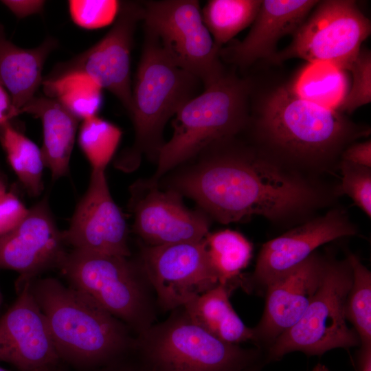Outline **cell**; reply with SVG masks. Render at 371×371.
<instances>
[{"label": "cell", "instance_id": "cell-1", "mask_svg": "<svg viewBox=\"0 0 371 371\" xmlns=\"http://www.w3.org/2000/svg\"><path fill=\"white\" fill-rule=\"evenodd\" d=\"M215 143L172 175L168 188L193 199L223 224L254 215L272 220L302 212L319 201L306 181L251 153Z\"/></svg>", "mask_w": 371, "mask_h": 371}, {"label": "cell", "instance_id": "cell-2", "mask_svg": "<svg viewBox=\"0 0 371 371\" xmlns=\"http://www.w3.org/2000/svg\"><path fill=\"white\" fill-rule=\"evenodd\" d=\"M30 290L61 361L99 369L133 351L131 329L82 291L53 278L32 280Z\"/></svg>", "mask_w": 371, "mask_h": 371}, {"label": "cell", "instance_id": "cell-3", "mask_svg": "<svg viewBox=\"0 0 371 371\" xmlns=\"http://www.w3.org/2000/svg\"><path fill=\"white\" fill-rule=\"evenodd\" d=\"M144 30L129 113L135 140L132 147L116 161L117 167L126 171L135 169L143 155L157 160L165 143L163 133L167 122L187 102L199 94L203 85L196 76L175 65L155 35Z\"/></svg>", "mask_w": 371, "mask_h": 371}, {"label": "cell", "instance_id": "cell-4", "mask_svg": "<svg viewBox=\"0 0 371 371\" xmlns=\"http://www.w3.org/2000/svg\"><path fill=\"white\" fill-rule=\"evenodd\" d=\"M247 81L226 74L187 102L172 121V135L161 146L157 168L159 179L208 146L230 139L246 124Z\"/></svg>", "mask_w": 371, "mask_h": 371}, {"label": "cell", "instance_id": "cell-5", "mask_svg": "<svg viewBox=\"0 0 371 371\" xmlns=\"http://www.w3.org/2000/svg\"><path fill=\"white\" fill-rule=\"evenodd\" d=\"M135 337L133 352L148 371H243L260 350L225 342L192 321L183 307Z\"/></svg>", "mask_w": 371, "mask_h": 371}, {"label": "cell", "instance_id": "cell-6", "mask_svg": "<svg viewBox=\"0 0 371 371\" xmlns=\"http://www.w3.org/2000/svg\"><path fill=\"white\" fill-rule=\"evenodd\" d=\"M58 269L69 286L90 297L136 336L155 324L156 298L139 262L73 249Z\"/></svg>", "mask_w": 371, "mask_h": 371}, {"label": "cell", "instance_id": "cell-7", "mask_svg": "<svg viewBox=\"0 0 371 371\" xmlns=\"http://www.w3.org/2000/svg\"><path fill=\"white\" fill-rule=\"evenodd\" d=\"M258 128L276 148L304 159L330 155L355 132L339 111L286 86L278 87L265 99Z\"/></svg>", "mask_w": 371, "mask_h": 371}, {"label": "cell", "instance_id": "cell-8", "mask_svg": "<svg viewBox=\"0 0 371 371\" xmlns=\"http://www.w3.org/2000/svg\"><path fill=\"white\" fill-rule=\"evenodd\" d=\"M352 282L347 260L326 258L321 284L304 315L267 348V361L300 351L320 356L335 348L360 346L359 336L347 325L345 303Z\"/></svg>", "mask_w": 371, "mask_h": 371}, {"label": "cell", "instance_id": "cell-9", "mask_svg": "<svg viewBox=\"0 0 371 371\" xmlns=\"http://www.w3.org/2000/svg\"><path fill=\"white\" fill-rule=\"evenodd\" d=\"M144 29L157 38L172 63L199 78L204 88L224 74L221 49L205 26L199 1H142Z\"/></svg>", "mask_w": 371, "mask_h": 371}, {"label": "cell", "instance_id": "cell-10", "mask_svg": "<svg viewBox=\"0 0 371 371\" xmlns=\"http://www.w3.org/2000/svg\"><path fill=\"white\" fill-rule=\"evenodd\" d=\"M317 5L291 43L272 58L280 63L299 58L348 70L370 34V21L355 1L328 0Z\"/></svg>", "mask_w": 371, "mask_h": 371}, {"label": "cell", "instance_id": "cell-11", "mask_svg": "<svg viewBox=\"0 0 371 371\" xmlns=\"http://www.w3.org/2000/svg\"><path fill=\"white\" fill-rule=\"evenodd\" d=\"M143 18L141 2H120L110 30L94 45L68 61L58 63L43 82L87 77L112 93L128 115L131 110V54L134 35Z\"/></svg>", "mask_w": 371, "mask_h": 371}, {"label": "cell", "instance_id": "cell-12", "mask_svg": "<svg viewBox=\"0 0 371 371\" xmlns=\"http://www.w3.org/2000/svg\"><path fill=\"white\" fill-rule=\"evenodd\" d=\"M163 311L183 307L219 284L205 238L159 246L144 245L139 260Z\"/></svg>", "mask_w": 371, "mask_h": 371}, {"label": "cell", "instance_id": "cell-13", "mask_svg": "<svg viewBox=\"0 0 371 371\" xmlns=\"http://www.w3.org/2000/svg\"><path fill=\"white\" fill-rule=\"evenodd\" d=\"M130 192L133 229L144 245L199 241L210 233L209 216L188 208L177 190L150 178L136 181Z\"/></svg>", "mask_w": 371, "mask_h": 371}, {"label": "cell", "instance_id": "cell-14", "mask_svg": "<svg viewBox=\"0 0 371 371\" xmlns=\"http://www.w3.org/2000/svg\"><path fill=\"white\" fill-rule=\"evenodd\" d=\"M63 234L74 249L130 256L126 221L111 194L105 170H91L87 191Z\"/></svg>", "mask_w": 371, "mask_h": 371}, {"label": "cell", "instance_id": "cell-15", "mask_svg": "<svg viewBox=\"0 0 371 371\" xmlns=\"http://www.w3.org/2000/svg\"><path fill=\"white\" fill-rule=\"evenodd\" d=\"M16 300L0 318V361L19 371H52L61 362L47 319L30 290L18 289Z\"/></svg>", "mask_w": 371, "mask_h": 371}, {"label": "cell", "instance_id": "cell-16", "mask_svg": "<svg viewBox=\"0 0 371 371\" xmlns=\"http://www.w3.org/2000/svg\"><path fill=\"white\" fill-rule=\"evenodd\" d=\"M46 199L34 205L21 223L0 235V269L19 273L16 287L41 272L58 268L67 251Z\"/></svg>", "mask_w": 371, "mask_h": 371}, {"label": "cell", "instance_id": "cell-17", "mask_svg": "<svg viewBox=\"0 0 371 371\" xmlns=\"http://www.w3.org/2000/svg\"><path fill=\"white\" fill-rule=\"evenodd\" d=\"M357 233L346 212L332 210L265 243L257 258L252 282L266 288L305 261L319 246Z\"/></svg>", "mask_w": 371, "mask_h": 371}, {"label": "cell", "instance_id": "cell-18", "mask_svg": "<svg viewBox=\"0 0 371 371\" xmlns=\"http://www.w3.org/2000/svg\"><path fill=\"white\" fill-rule=\"evenodd\" d=\"M325 260L314 252L266 286L264 311L258 325L253 328L254 344L268 348L300 320L321 284Z\"/></svg>", "mask_w": 371, "mask_h": 371}, {"label": "cell", "instance_id": "cell-19", "mask_svg": "<svg viewBox=\"0 0 371 371\" xmlns=\"http://www.w3.org/2000/svg\"><path fill=\"white\" fill-rule=\"evenodd\" d=\"M318 1H262L256 17L245 38L221 49V57L240 67H247L260 58H272L278 42L294 34Z\"/></svg>", "mask_w": 371, "mask_h": 371}, {"label": "cell", "instance_id": "cell-20", "mask_svg": "<svg viewBox=\"0 0 371 371\" xmlns=\"http://www.w3.org/2000/svg\"><path fill=\"white\" fill-rule=\"evenodd\" d=\"M57 44L48 37L36 47L22 48L7 39L0 24V82L20 113L43 84L44 64Z\"/></svg>", "mask_w": 371, "mask_h": 371}, {"label": "cell", "instance_id": "cell-21", "mask_svg": "<svg viewBox=\"0 0 371 371\" xmlns=\"http://www.w3.org/2000/svg\"><path fill=\"white\" fill-rule=\"evenodd\" d=\"M41 120L44 163L54 180L68 173L79 120L59 101L47 95H35L21 110Z\"/></svg>", "mask_w": 371, "mask_h": 371}, {"label": "cell", "instance_id": "cell-22", "mask_svg": "<svg viewBox=\"0 0 371 371\" xmlns=\"http://www.w3.org/2000/svg\"><path fill=\"white\" fill-rule=\"evenodd\" d=\"M229 285L219 284L183 308L192 321L225 342H254L253 328L245 326L230 302Z\"/></svg>", "mask_w": 371, "mask_h": 371}, {"label": "cell", "instance_id": "cell-23", "mask_svg": "<svg viewBox=\"0 0 371 371\" xmlns=\"http://www.w3.org/2000/svg\"><path fill=\"white\" fill-rule=\"evenodd\" d=\"M0 143L9 164L28 194L39 196L43 190L45 166L41 149L10 122L0 125Z\"/></svg>", "mask_w": 371, "mask_h": 371}, {"label": "cell", "instance_id": "cell-24", "mask_svg": "<svg viewBox=\"0 0 371 371\" xmlns=\"http://www.w3.org/2000/svg\"><path fill=\"white\" fill-rule=\"evenodd\" d=\"M210 263L221 284H230L248 265L251 243L242 234L230 229L209 233L205 238Z\"/></svg>", "mask_w": 371, "mask_h": 371}, {"label": "cell", "instance_id": "cell-25", "mask_svg": "<svg viewBox=\"0 0 371 371\" xmlns=\"http://www.w3.org/2000/svg\"><path fill=\"white\" fill-rule=\"evenodd\" d=\"M260 0H210L201 8L205 26L220 48L252 24Z\"/></svg>", "mask_w": 371, "mask_h": 371}, {"label": "cell", "instance_id": "cell-26", "mask_svg": "<svg viewBox=\"0 0 371 371\" xmlns=\"http://www.w3.org/2000/svg\"><path fill=\"white\" fill-rule=\"evenodd\" d=\"M352 270V282L345 303L346 318L357 333L361 349L371 348V273L359 258H346Z\"/></svg>", "mask_w": 371, "mask_h": 371}, {"label": "cell", "instance_id": "cell-27", "mask_svg": "<svg viewBox=\"0 0 371 371\" xmlns=\"http://www.w3.org/2000/svg\"><path fill=\"white\" fill-rule=\"evenodd\" d=\"M43 85L45 95L56 99L79 120L98 115L102 89L91 79L71 76Z\"/></svg>", "mask_w": 371, "mask_h": 371}, {"label": "cell", "instance_id": "cell-28", "mask_svg": "<svg viewBox=\"0 0 371 371\" xmlns=\"http://www.w3.org/2000/svg\"><path fill=\"white\" fill-rule=\"evenodd\" d=\"M122 135L118 126L98 115L82 120L78 142L92 170H105L117 148Z\"/></svg>", "mask_w": 371, "mask_h": 371}, {"label": "cell", "instance_id": "cell-29", "mask_svg": "<svg viewBox=\"0 0 371 371\" xmlns=\"http://www.w3.org/2000/svg\"><path fill=\"white\" fill-rule=\"evenodd\" d=\"M352 75L350 90L338 108L339 112L352 113L371 102V53L360 50L348 69Z\"/></svg>", "mask_w": 371, "mask_h": 371}, {"label": "cell", "instance_id": "cell-30", "mask_svg": "<svg viewBox=\"0 0 371 371\" xmlns=\"http://www.w3.org/2000/svg\"><path fill=\"white\" fill-rule=\"evenodd\" d=\"M68 4L73 21L81 27L93 30L106 26L115 19L120 1L71 0Z\"/></svg>", "mask_w": 371, "mask_h": 371}, {"label": "cell", "instance_id": "cell-31", "mask_svg": "<svg viewBox=\"0 0 371 371\" xmlns=\"http://www.w3.org/2000/svg\"><path fill=\"white\" fill-rule=\"evenodd\" d=\"M341 182L337 188L339 194H346L355 204L371 217L370 168L343 160L341 164Z\"/></svg>", "mask_w": 371, "mask_h": 371}, {"label": "cell", "instance_id": "cell-32", "mask_svg": "<svg viewBox=\"0 0 371 371\" xmlns=\"http://www.w3.org/2000/svg\"><path fill=\"white\" fill-rule=\"evenodd\" d=\"M28 210L18 196L12 192H6L0 198V235L18 226L27 214Z\"/></svg>", "mask_w": 371, "mask_h": 371}, {"label": "cell", "instance_id": "cell-33", "mask_svg": "<svg viewBox=\"0 0 371 371\" xmlns=\"http://www.w3.org/2000/svg\"><path fill=\"white\" fill-rule=\"evenodd\" d=\"M343 160L361 166L371 168V142L355 144L348 147L342 155Z\"/></svg>", "mask_w": 371, "mask_h": 371}, {"label": "cell", "instance_id": "cell-34", "mask_svg": "<svg viewBox=\"0 0 371 371\" xmlns=\"http://www.w3.org/2000/svg\"><path fill=\"white\" fill-rule=\"evenodd\" d=\"M5 5L17 18L22 19L41 12L45 1L40 0H4Z\"/></svg>", "mask_w": 371, "mask_h": 371}, {"label": "cell", "instance_id": "cell-35", "mask_svg": "<svg viewBox=\"0 0 371 371\" xmlns=\"http://www.w3.org/2000/svg\"><path fill=\"white\" fill-rule=\"evenodd\" d=\"M128 355L99 368L98 371H148L135 355V359H129Z\"/></svg>", "mask_w": 371, "mask_h": 371}, {"label": "cell", "instance_id": "cell-36", "mask_svg": "<svg viewBox=\"0 0 371 371\" xmlns=\"http://www.w3.org/2000/svg\"><path fill=\"white\" fill-rule=\"evenodd\" d=\"M21 114L13 106L11 97L0 82V125Z\"/></svg>", "mask_w": 371, "mask_h": 371}, {"label": "cell", "instance_id": "cell-37", "mask_svg": "<svg viewBox=\"0 0 371 371\" xmlns=\"http://www.w3.org/2000/svg\"><path fill=\"white\" fill-rule=\"evenodd\" d=\"M358 367L359 371H371V348L360 349Z\"/></svg>", "mask_w": 371, "mask_h": 371}, {"label": "cell", "instance_id": "cell-38", "mask_svg": "<svg viewBox=\"0 0 371 371\" xmlns=\"http://www.w3.org/2000/svg\"><path fill=\"white\" fill-rule=\"evenodd\" d=\"M262 367V362L261 361L249 367L243 371H260Z\"/></svg>", "mask_w": 371, "mask_h": 371}, {"label": "cell", "instance_id": "cell-39", "mask_svg": "<svg viewBox=\"0 0 371 371\" xmlns=\"http://www.w3.org/2000/svg\"><path fill=\"white\" fill-rule=\"evenodd\" d=\"M312 371H329V370L326 367V366L318 363L316 365V366L313 369Z\"/></svg>", "mask_w": 371, "mask_h": 371}, {"label": "cell", "instance_id": "cell-40", "mask_svg": "<svg viewBox=\"0 0 371 371\" xmlns=\"http://www.w3.org/2000/svg\"><path fill=\"white\" fill-rule=\"evenodd\" d=\"M5 186L0 178V198L6 192Z\"/></svg>", "mask_w": 371, "mask_h": 371}, {"label": "cell", "instance_id": "cell-41", "mask_svg": "<svg viewBox=\"0 0 371 371\" xmlns=\"http://www.w3.org/2000/svg\"><path fill=\"white\" fill-rule=\"evenodd\" d=\"M2 294H1V290H0V306H1V304L2 302Z\"/></svg>", "mask_w": 371, "mask_h": 371}, {"label": "cell", "instance_id": "cell-42", "mask_svg": "<svg viewBox=\"0 0 371 371\" xmlns=\"http://www.w3.org/2000/svg\"><path fill=\"white\" fill-rule=\"evenodd\" d=\"M52 371H63V370H62V369L58 368H56V369H55V370H52Z\"/></svg>", "mask_w": 371, "mask_h": 371}, {"label": "cell", "instance_id": "cell-43", "mask_svg": "<svg viewBox=\"0 0 371 371\" xmlns=\"http://www.w3.org/2000/svg\"><path fill=\"white\" fill-rule=\"evenodd\" d=\"M0 371H11V370H6V369H4V368L0 367Z\"/></svg>", "mask_w": 371, "mask_h": 371}]
</instances>
